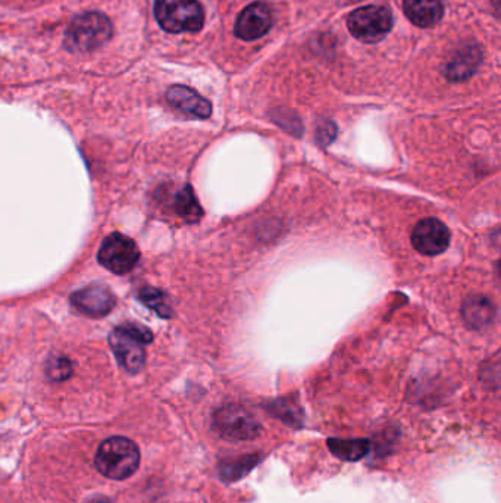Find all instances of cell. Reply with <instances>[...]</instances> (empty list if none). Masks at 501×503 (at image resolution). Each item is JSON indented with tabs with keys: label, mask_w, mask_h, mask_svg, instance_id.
I'll list each match as a JSON object with an SVG mask.
<instances>
[{
	"label": "cell",
	"mask_w": 501,
	"mask_h": 503,
	"mask_svg": "<svg viewBox=\"0 0 501 503\" xmlns=\"http://www.w3.org/2000/svg\"><path fill=\"white\" fill-rule=\"evenodd\" d=\"M113 37V23L101 12H87L77 16L66 30L65 46L74 54L92 52Z\"/></svg>",
	"instance_id": "cell-3"
},
{
	"label": "cell",
	"mask_w": 501,
	"mask_h": 503,
	"mask_svg": "<svg viewBox=\"0 0 501 503\" xmlns=\"http://www.w3.org/2000/svg\"><path fill=\"white\" fill-rule=\"evenodd\" d=\"M174 211L178 217L189 224H194L203 217V210L192 186H184L175 194Z\"/></svg>",
	"instance_id": "cell-16"
},
{
	"label": "cell",
	"mask_w": 501,
	"mask_h": 503,
	"mask_svg": "<svg viewBox=\"0 0 501 503\" xmlns=\"http://www.w3.org/2000/svg\"><path fill=\"white\" fill-rule=\"evenodd\" d=\"M258 462V455H247V457H243L241 459H237V461L221 462V477L227 481L240 480V478L246 476L247 472L250 471L253 467H256Z\"/></svg>",
	"instance_id": "cell-18"
},
{
	"label": "cell",
	"mask_w": 501,
	"mask_h": 503,
	"mask_svg": "<svg viewBox=\"0 0 501 503\" xmlns=\"http://www.w3.org/2000/svg\"><path fill=\"white\" fill-rule=\"evenodd\" d=\"M328 446L332 455L341 461L356 462L360 461L369 453L370 441L367 439H356V440L329 439Z\"/></svg>",
	"instance_id": "cell-15"
},
{
	"label": "cell",
	"mask_w": 501,
	"mask_h": 503,
	"mask_svg": "<svg viewBox=\"0 0 501 503\" xmlns=\"http://www.w3.org/2000/svg\"><path fill=\"white\" fill-rule=\"evenodd\" d=\"M152 340L153 336L151 331L139 324L121 325L109 336V345L115 353L118 364L130 374H137L143 370L146 362L144 346Z\"/></svg>",
	"instance_id": "cell-1"
},
{
	"label": "cell",
	"mask_w": 501,
	"mask_h": 503,
	"mask_svg": "<svg viewBox=\"0 0 501 503\" xmlns=\"http://www.w3.org/2000/svg\"><path fill=\"white\" fill-rule=\"evenodd\" d=\"M74 308L87 317H104L113 310L116 301L113 291L104 286H87L71 294Z\"/></svg>",
	"instance_id": "cell-10"
},
{
	"label": "cell",
	"mask_w": 501,
	"mask_h": 503,
	"mask_svg": "<svg viewBox=\"0 0 501 503\" xmlns=\"http://www.w3.org/2000/svg\"><path fill=\"white\" fill-rule=\"evenodd\" d=\"M337 136V127L332 121H320L317 128V140L320 146L331 144Z\"/></svg>",
	"instance_id": "cell-20"
},
{
	"label": "cell",
	"mask_w": 501,
	"mask_h": 503,
	"mask_svg": "<svg viewBox=\"0 0 501 503\" xmlns=\"http://www.w3.org/2000/svg\"><path fill=\"white\" fill-rule=\"evenodd\" d=\"M497 311L493 301L484 294H472L465 299L462 305V317L465 324L475 331H484L493 324Z\"/></svg>",
	"instance_id": "cell-12"
},
{
	"label": "cell",
	"mask_w": 501,
	"mask_h": 503,
	"mask_svg": "<svg viewBox=\"0 0 501 503\" xmlns=\"http://www.w3.org/2000/svg\"><path fill=\"white\" fill-rule=\"evenodd\" d=\"M393 14L384 6H363L351 12L348 27L363 43L381 42L393 28Z\"/></svg>",
	"instance_id": "cell-5"
},
{
	"label": "cell",
	"mask_w": 501,
	"mask_h": 503,
	"mask_svg": "<svg viewBox=\"0 0 501 503\" xmlns=\"http://www.w3.org/2000/svg\"><path fill=\"white\" fill-rule=\"evenodd\" d=\"M213 426L221 438L231 441L251 440L262 430L255 417L240 405H227L216 410Z\"/></svg>",
	"instance_id": "cell-6"
},
{
	"label": "cell",
	"mask_w": 501,
	"mask_h": 503,
	"mask_svg": "<svg viewBox=\"0 0 501 503\" xmlns=\"http://www.w3.org/2000/svg\"><path fill=\"white\" fill-rule=\"evenodd\" d=\"M481 49L476 46L463 47L462 51L450 59V63L446 66V77L453 83L465 82L471 78L481 64Z\"/></svg>",
	"instance_id": "cell-13"
},
{
	"label": "cell",
	"mask_w": 501,
	"mask_h": 503,
	"mask_svg": "<svg viewBox=\"0 0 501 503\" xmlns=\"http://www.w3.org/2000/svg\"><path fill=\"white\" fill-rule=\"evenodd\" d=\"M97 260L113 274L123 275L134 270L140 260V252L130 237L115 232L104 239Z\"/></svg>",
	"instance_id": "cell-7"
},
{
	"label": "cell",
	"mask_w": 501,
	"mask_h": 503,
	"mask_svg": "<svg viewBox=\"0 0 501 503\" xmlns=\"http://www.w3.org/2000/svg\"><path fill=\"white\" fill-rule=\"evenodd\" d=\"M270 27H272V12L270 5H266L265 2H255L240 14L234 33L239 39L251 42L263 37L270 32Z\"/></svg>",
	"instance_id": "cell-9"
},
{
	"label": "cell",
	"mask_w": 501,
	"mask_h": 503,
	"mask_svg": "<svg viewBox=\"0 0 501 503\" xmlns=\"http://www.w3.org/2000/svg\"><path fill=\"white\" fill-rule=\"evenodd\" d=\"M154 16L168 33H197L205 24V12L199 0H156Z\"/></svg>",
	"instance_id": "cell-4"
},
{
	"label": "cell",
	"mask_w": 501,
	"mask_h": 503,
	"mask_svg": "<svg viewBox=\"0 0 501 503\" xmlns=\"http://www.w3.org/2000/svg\"><path fill=\"white\" fill-rule=\"evenodd\" d=\"M46 374L54 381H64L73 374V362L66 357H54L47 360Z\"/></svg>",
	"instance_id": "cell-19"
},
{
	"label": "cell",
	"mask_w": 501,
	"mask_h": 503,
	"mask_svg": "<svg viewBox=\"0 0 501 503\" xmlns=\"http://www.w3.org/2000/svg\"><path fill=\"white\" fill-rule=\"evenodd\" d=\"M139 299L140 302L144 303L149 310L154 311L159 317H172V308H171L168 296L156 287H143L139 291Z\"/></svg>",
	"instance_id": "cell-17"
},
{
	"label": "cell",
	"mask_w": 501,
	"mask_h": 503,
	"mask_svg": "<svg viewBox=\"0 0 501 503\" xmlns=\"http://www.w3.org/2000/svg\"><path fill=\"white\" fill-rule=\"evenodd\" d=\"M403 8L406 16L420 28L434 27L444 15L441 0H405Z\"/></svg>",
	"instance_id": "cell-14"
},
{
	"label": "cell",
	"mask_w": 501,
	"mask_h": 503,
	"mask_svg": "<svg viewBox=\"0 0 501 503\" xmlns=\"http://www.w3.org/2000/svg\"><path fill=\"white\" fill-rule=\"evenodd\" d=\"M97 469L113 480H125L139 468L140 450L134 441L111 438L102 443L96 455Z\"/></svg>",
	"instance_id": "cell-2"
},
{
	"label": "cell",
	"mask_w": 501,
	"mask_h": 503,
	"mask_svg": "<svg viewBox=\"0 0 501 503\" xmlns=\"http://www.w3.org/2000/svg\"><path fill=\"white\" fill-rule=\"evenodd\" d=\"M450 230L437 218H425L413 229L412 244L425 256L441 255L450 246Z\"/></svg>",
	"instance_id": "cell-8"
},
{
	"label": "cell",
	"mask_w": 501,
	"mask_h": 503,
	"mask_svg": "<svg viewBox=\"0 0 501 503\" xmlns=\"http://www.w3.org/2000/svg\"><path fill=\"white\" fill-rule=\"evenodd\" d=\"M166 101L180 113L199 120H206L212 113L211 102L187 85L177 84L170 87L166 92Z\"/></svg>",
	"instance_id": "cell-11"
}]
</instances>
